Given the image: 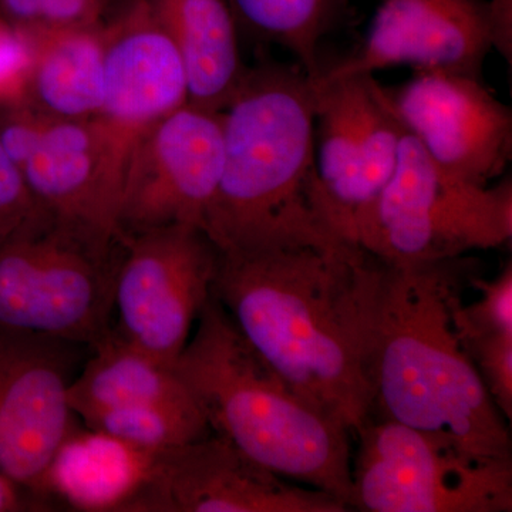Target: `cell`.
I'll list each match as a JSON object with an SVG mask.
<instances>
[{
	"mask_svg": "<svg viewBox=\"0 0 512 512\" xmlns=\"http://www.w3.org/2000/svg\"><path fill=\"white\" fill-rule=\"evenodd\" d=\"M387 264L350 242L220 252L212 296L296 393L355 436L372 414Z\"/></svg>",
	"mask_w": 512,
	"mask_h": 512,
	"instance_id": "cell-1",
	"label": "cell"
},
{
	"mask_svg": "<svg viewBox=\"0 0 512 512\" xmlns=\"http://www.w3.org/2000/svg\"><path fill=\"white\" fill-rule=\"evenodd\" d=\"M224 117V160L205 234L220 252L346 242L318 207L315 93L296 63L248 67Z\"/></svg>",
	"mask_w": 512,
	"mask_h": 512,
	"instance_id": "cell-2",
	"label": "cell"
},
{
	"mask_svg": "<svg viewBox=\"0 0 512 512\" xmlns=\"http://www.w3.org/2000/svg\"><path fill=\"white\" fill-rule=\"evenodd\" d=\"M460 259L387 265L370 363L372 412L476 456L511 458L507 419L454 322Z\"/></svg>",
	"mask_w": 512,
	"mask_h": 512,
	"instance_id": "cell-3",
	"label": "cell"
},
{
	"mask_svg": "<svg viewBox=\"0 0 512 512\" xmlns=\"http://www.w3.org/2000/svg\"><path fill=\"white\" fill-rule=\"evenodd\" d=\"M174 370L212 433L278 476L350 508L353 434L296 393L249 345L214 296Z\"/></svg>",
	"mask_w": 512,
	"mask_h": 512,
	"instance_id": "cell-4",
	"label": "cell"
},
{
	"mask_svg": "<svg viewBox=\"0 0 512 512\" xmlns=\"http://www.w3.org/2000/svg\"><path fill=\"white\" fill-rule=\"evenodd\" d=\"M511 238V177L470 183L440 167L404 133L396 170L353 244L384 264L417 266L505 247Z\"/></svg>",
	"mask_w": 512,
	"mask_h": 512,
	"instance_id": "cell-5",
	"label": "cell"
},
{
	"mask_svg": "<svg viewBox=\"0 0 512 512\" xmlns=\"http://www.w3.org/2000/svg\"><path fill=\"white\" fill-rule=\"evenodd\" d=\"M123 248L42 210L0 247V328L92 348L111 329Z\"/></svg>",
	"mask_w": 512,
	"mask_h": 512,
	"instance_id": "cell-6",
	"label": "cell"
},
{
	"mask_svg": "<svg viewBox=\"0 0 512 512\" xmlns=\"http://www.w3.org/2000/svg\"><path fill=\"white\" fill-rule=\"evenodd\" d=\"M355 436L352 510L512 511V458L476 456L387 419L367 420Z\"/></svg>",
	"mask_w": 512,
	"mask_h": 512,
	"instance_id": "cell-7",
	"label": "cell"
},
{
	"mask_svg": "<svg viewBox=\"0 0 512 512\" xmlns=\"http://www.w3.org/2000/svg\"><path fill=\"white\" fill-rule=\"evenodd\" d=\"M0 141L43 211L120 239L117 211L128 150L97 117L57 119L8 107L0 116Z\"/></svg>",
	"mask_w": 512,
	"mask_h": 512,
	"instance_id": "cell-8",
	"label": "cell"
},
{
	"mask_svg": "<svg viewBox=\"0 0 512 512\" xmlns=\"http://www.w3.org/2000/svg\"><path fill=\"white\" fill-rule=\"evenodd\" d=\"M312 84L320 215L336 237L353 244L396 170L404 130L375 74Z\"/></svg>",
	"mask_w": 512,
	"mask_h": 512,
	"instance_id": "cell-9",
	"label": "cell"
},
{
	"mask_svg": "<svg viewBox=\"0 0 512 512\" xmlns=\"http://www.w3.org/2000/svg\"><path fill=\"white\" fill-rule=\"evenodd\" d=\"M114 308L117 333L174 366L212 296L220 251L195 225H171L123 239Z\"/></svg>",
	"mask_w": 512,
	"mask_h": 512,
	"instance_id": "cell-10",
	"label": "cell"
},
{
	"mask_svg": "<svg viewBox=\"0 0 512 512\" xmlns=\"http://www.w3.org/2000/svg\"><path fill=\"white\" fill-rule=\"evenodd\" d=\"M224 117L185 104L140 134L121 183V241L171 225H204L220 183Z\"/></svg>",
	"mask_w": 512,
	"mask_h": 512,
	"instance_id": "cell-11",
	"label": "cell"
},
{
	"mask_svg": "<svg viewBox=\"0 0 512 512\" xmlns=\"http://www.w3.org/2000/svg\"><path fill=\"white\" fill-rule=\"evenodd\" d=\"M338 498L278 476L211 433L157 451L128 512H346Z\"/></svg>",
	"mask_w": 512,
	"mask_h": 512,
	"instance_id": "cell-12",
	"label": "cell"
},
{
	"mask_svg": "<svg viewBox=\"0 0 512 512\" xmlns=\"http://www.w3.org/2000/svg\"><path fill=\"white\" fill-rule=\"evenodd\" d=\"M386 96L404 133L431 160L478 185H490L512 158V113L467 74L416 72Z\"/></svg>",
	"mask_w": 512,
	"mask_h": 512,
	"instance_id": "cell-13",
	"label": "cell"
},
{
	"mask_svg": "<svg viewBox=\"0 0 512 512\" xmlns=\"http://www.w3.org/2000/svg\"><path fill=\"white\" fill-rule=\"evenodd\" d=\"M79 346L0 328V474L32 497L76 423L67 393Z\"/></svg>",
	"mask_w": 512,
	"mask_h": 512,
	"instance_id": "cell-14",
	"label": "cell"
},
{
	"mask_svg": "<svg viewBox=\"0 0 512 512\" xmlns=\"http://www.w3.org/2000/svg\"><path fill=\"white\" fill-rule=\"evenodd\" d=\"M491 50L488 0H379L360 46L315 79L375 74L399 66L483 79Z\"/></svg>",
	"mask_w": 512,
	"mask_h": 512,
	"instance_id": "cell-15",
	"label": "cell"
},
{
	"mask_svg": "<svg viewBox=\"0 0 512 512\" xmlns=\"http://www.w3.org/2000/svg\"><path fill=\"white\" fill-rule=\"evenodd\" d=\"M188 104L183 60L150 0H124L104 20L103 103L97 119L130 153L148 127Z\"/></svg>",
	"mask_w": 512,
	"mask_h": 512,
	"instance_id": "cell-16",
	"label": "cell"
},
{
	"mask_svg": "<svg viewBox=\"0 0 512 512\" xmlns=\"http://www.w3.org/2000/svg\"><path fill=\"white\" fill-rule=\"evenodd\" d=\"M157 451L131 446L92 427L67 431L33 497L84 512H128L153 470Z\"/></svg>",
	"mask_w": 512,
	"mask_h": 512,
	"instance_id": "cell-17",
	"label": "cell"
},
{
	"mask_svg": "<svg viewBox=\"0 0 512 512\" xmlns=\"http://www.w3.org/2000/svg\"><path fill=\"white\" fill-rule=\"evenodd\" d=\"M173 39L187 76L188 104L221 113L248 66L239 49V26L229 0H150Z\"/></svg>",
	"mask_w": 512,
	"mask_h": 512,
	"instance_id": "cell-18",
	"label": "cell"
},
{
	"mask_svg": "<svg viewBox=\"0 0 512 512\" xmlns=\"http://www.w3.org/2000/svg\"><path fill=\"white\" fill-rule=\"evenodd\" d=\"M28 49L22 106L67 120L99 116L103 103L104 23L86 29L16 32Z\"/></svg>",
	"mask_w": 512,
	"mask_h": 512,
	"instance_id": "cell-19",
	"label": "cell"
},
{
	"mask_svg": "<svg viewBox=\"0 0 512 512\" xmlns=\"http://www.w3.org/2000/svg\"><path fill=\"white\" fill-rule=\"evenodd\" d=\"M92 350L67 393L80 419L111 407L192 399L174 366L131 345L113 328Z\"/></svg>",
	"mask_w": 512,
	"mask_h": 512,
	"instance_id": "cell-20",
	"label": "cell"
},
{
	"mask_svg": "<svg viewBox=\"0 0 512 512\" xmlns=\"http://www.w3.org/2000/svg\"><path fill=\"white\" fill-rule=\"evenodd\" d=\"M239 29L255 39L282 47L303 72H322L319 47L345 20L349 0H229Z\"/></svg>",
	"mask_w": 512,
	"mask_h": 512,
	"instance_id": "cell-21",
	"label": "cell"
},
{
	"mask_svg": "<svg viewBox=\"0 0 512 512\" xmlns=\"http://www.w3.org/2000/svg\"><path fill=\"white\" fill-rule=\"evenodd\" d=\"M82 420L87 427L148 451L183 446L212 433L194 397L111 407Z\"/></svg>",
	"mask_w": 512,
	"mask_h": 512,
	"instance_id": "cell-22",
	"label": "cell"
},
{
	"mask_svg": "<svg viewBox=\"0 0 512 512\" xmlns=\"http://www.w3.org/2000/svg\"><path fill=\"white\" fill-rule=\"evenodd\" d=\"M478 298L470 305L457 303L454 322L463 345L483 336L512 333V266L508 262L495 278L474 279Z\"/></svg>",
	"mask_w": 512,
	"mask_h": 512,
	"instance_id": "cell-23",
	"label": "cell"
},
{
	"mask_svg": "<svg viewBox=\"0 0 512 512\" xmlns=\"http://www.w3.org/2000/svg\"><path fill=\"white\" fill-rule=\"evenodd\" d=\"M481 379L505 419H512V333L483 336L466 343Z\"/></svg>",
	"mask_w": 512,
	"mask_h": 512,
	"instance_id": "cell-24",
	"label": "cell"
},
{
	"mask_svg": "<svg viewBox=\"0 0 512 512\" xmlns=\"http://www.w3.org/2000/svg\"><path fill=\"white\" fill-rule=\"evenodd\" d=\"M42 212L0 141V247Z\"/></svg>",
	"mask_w": 512,
	"mask_h": 512,
	"instance_id": "cell-25",
	"label": "cell"
},
{
	"mask_svg": "<svg viewBox=\"0 0 512 512\" xmlns=\"http://www.w3.org/2000/svg\"><path fill=\"white\" fill-rule=\"evenodd\" d=\"M110 3L111 0H39L32 29L96 28L106 20Z\"/></svg>",
	"mask_w": 512,
	"mask_h": 512,
	"instance_id": "cell-26",
	"label": "cell"
},
{
	"mask_svg": "<svg viewBox=\"0 0 512 512\" xmlns=\"http://www.w3.org/2000/svg\"><path fill=\"white\" fill-rule=\"evenodd\" d=\"M28 49L25 40L12 29H0V99L22 106L25 99Z\"/></svg>",
	"mask_w": 512,
	"mask_h": 512,
	"instance_id": "cell-27",
	"label": "cell"
},
{
	"mask_svg": "<svg viewBox=\"0 0 512 512\" xmlns=\"http://www.w3.org/2000/svg\"><path fill=\"white\" fill-rule=\"evenodd\" d=\"M493 22L494 50L511 63L512 59V0H488Z\"/></svg>",
	"mask_w": 512,
	"mask_h": 512,
	"instance_id": "cell-28",
	"label": "cell"
},
{
	"mask_svg": "<svg viewBox=\"0 0 512 512\" xmlns=\"http://www.w3.org/2000/svg\"><path fill=\"white\" fill-rule=\"evenodd\" d=\"M39 0H0L2 15L15 32L32 29L36 25Z\"/></svg>",
	"mask_w": 512,
	"mask_h": 512,
	"instance_id": "cell-29",
	"label": "cell"
},
{
	"mask_svg": "<svg viewBox=\"0 0 512 512\" xmlns=\"http://www.w3.org/2000/svg\"><path fill=\"white\" fill-rule=\"evenodd\" d=\"M30 507L40 510L42 505L25 488L0 474V512L25 511L30 510Z\"/></svg>",
	"mask_w": 512,
	"mask_h": 512,
	"instance_id": "cell-30",
	"label": "cell"
}]
</instances>
